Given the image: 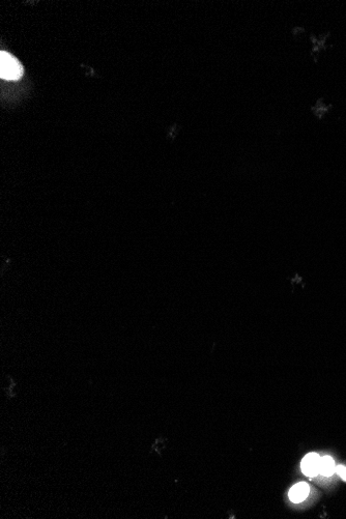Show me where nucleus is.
I'll list each match as a JSON object with an SVG mask.
<instances>
[{
  "label": "nucleus",
  "mask_w": 346,
  "mask_h": 519,
  "mask_svg": "<svg viewBox=\"0 0 346 519\" xmlns=\"http://www.w3.org/2000/svg\"><path fill=\"white\" fill-rule=\"evenodd\" d=\"M332 38V31L330 29L315 33H309L308 40L310 43V54L312 61L317 63L323 54L327 52L330 48V41Z\"/></svg>",
  "instance_id": "nucleus-2"
},
{
  "label": "nucleus",
  "mask_w": 346,
  "mask_h": 519,
  "mask_svg": "<svg viewBox=\"0 0 346 519\" xmlns=\"http://www.w3.org/2000/svg\"><path fill=\"white\" fill-rule=\"evenodd\" d=\"M309 494V486L307 483L301 482L291 487L289 490V498L294 503H301L306 499Z\"/></svg>",
  "instance_id": "nucleus-5"
},
{
  "label": "nucleus",
  "mask_w": 346,
  "mask_h": 519,
  "mask_svg": "<svg viewBox=\"0 0 346 519\" xmlns=\"http://www.w3.org/2000/svg\"><path fill=\"white\" fill-rule=\"evenodd\" d=\"M336 472L344 481H346V468L345 467H343V465H338V467H336Z\"/></svg>",
  "instance_id": "nucleus-7"
},
{
  "label": "nucleus",
  "mask_w": 346,
  "mask_h": 519,
  "mask_svg": "<svg viewBox=\"0 0 346 519\" xmlns=\"http://www.w3.org/2000/svg\"><path fill=\"white\" fill-rule=\"evenodd\" d=\"M333 110L334 104L331 101H326V99L322 96L316 98L314 103L309 107V112L317 121H322L326 117H329Z\"/></svg>",
  "instance_id": "nucleus-3"
},
{
  "label": "nucleus",
  "mask_w": 346,
  "mask_h": 519,
  "mask_svg": "<svg viewBox=\"0 0 346 519\" xmlns=\"http://www.w3.org/2000/svg\"><path fill=\"white\" fill-rule=\"evenodd\" d=\"M336 472V465L332 457L330 456H324L320 459V471L319 474H321L324 477H331Z\"/></svg>",
  "instance_id": "nucleus-6"
},
{
  "label": "nucleus",
  "mask_w": 346,
  "mask_h": 519,
  "mask_svg": "<svg viewBox=\"0 0 346 519\" xmlns=\"http://www.w3.org/2000/svg\"><path fill=\"white\" fill-rule=\"evenodd\" d=\"M24 74L23 65L14 55L9 52L2 51L0 53V77L4 80L16 81L19 80Z\"/></svg>",
  "instance_id": "nucleus-1"
},
{
  "label": "nucleus",
  "mask_w": 346,
  "mask_h": 519,
  "mask_svg": "<svg viewBox=\"0 0 346 519\" xmlns=\"http://www.w3.org/2000/svg\"><path fill=\"white\" fill-rule=\"evenodd\" d=\"M321 457L315 453H309L306 455L301 463L302 472L308 477H315L320 471Z\"/></svg>",
  "instance_id": "nucleus-4"
}]
</instances>
